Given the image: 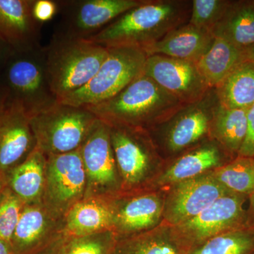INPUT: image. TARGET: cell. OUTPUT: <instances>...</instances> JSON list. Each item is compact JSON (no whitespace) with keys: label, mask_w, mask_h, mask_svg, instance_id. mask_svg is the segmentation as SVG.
<instances>
[{"label":"cell","mask_w":254,"mask_h":254,"mask_svg":"<svg viewBox=\"0 0 254 254\" xmlns=\"http://www.w3.org/2000/svg\"><path fill=\"white\" fill-rule=\"evenodd\" d=\"M144 0H88L79 1L70 20L67 36L86 38L98 33Z\"/></svg>","instance_id":"obj_18"},{"label":"cell","mask_w":254,"mask_h":254,"mask_svg":"<svg viewBox=\"0 0 254 254\" xmlns=\"http://www.w3.org/2000/svg\"><path fill=\"white\" fill-rule=\"evenodd\" d=\"M115 221L113 213L105 205L84 201L73 205L68 212L66 224L68 231L81 237L105 232Z\"/></svg>","instance_id":"obj_25"},{"label":"cell","mask_w":254,"mask_h":254,"mask_svg":"<svg viewBox=\"0 0 254 254\" xmlns=\"http://www.w3.org/2000/svg\"><path fill=\"white\" fill-rule=\"evenodd\" d=\"M107 48L108 56L94 77L58 102L83 108L98 104L113 98L143 74L148 57L144 50L132 46Z\"/></svg>","instance_id":"obj_5"},{"label":"cell","mask_w":254,"mask_h":254,"mask_svg":"<svg viewBox=\"0 0 254 254\" xmlns=\"http://www.w3.org/2000/svg\"><path fill=\"white\" fill-rule=\"evenodd\" d=\"M228 0H193L188 23L211 31L230 6Z\"/></svg>","instance_id":"obj_31"},{"label":"cell","mask_w":254,"mask_h":254,"mask_svg":"<svg viewBox=\"0 0 254 254\" xmlns=\"http://www.w3.org/2000/svg\"><path fill=\"white\" fill-rule=\"evenodd\" d=\"M45 166L44 153L36 146L27 158L8 174V187L23 202L33 201L43 190Z\"/></svg>","instance_id":"obj_22"},{"label":"cell","mask_w":254,"mask_h":254,"mask_svg":"<svg viewBox=\"0 0 254 254\" xmlns=\"http://www.w3.org/2000/svg\"><path fill=\"white\" fill-rule=\"evenodd\" d=\"M247 195L230 193L220 197L193 218L175 226L173 236L187 246H198L223 232L254 225L245 208Z\"/></svg>","instance_id":"obj_8"},{"label":"cell","mask_w":254,"mask_h":254,"mask_svg":"<svg viewBox=\"0 0 254 254\" xmlns=\"http://www.w3.org/2000/svg\"><path fill=\"white\" fill-rule=\"evenodd\" d=\"M113 244L110 232H99L73 239L64 249L63 254H110Z\"/></svg>","instance_id":"obj_32"},{"label":"cell","mask_w":254,"mask_h":254,"mask_svg":"<svg viewBox=\"0 0 254 254\" xmlns=\"http://www.w3.org/2000/svg\"><path fill=\"white\" fill-rule=\"evenodd\" d=\"M215 38L242 48L254 46V7L251 0L231 1L223 16L211 30Z\"/></svg>","instance_id":"obj_19"},{"label":"cell","mask_w":254,"mask_h":254,"mask_svg":"<svg viewBox=\"0 0 254 254\" xmlns=\"http://www.w3.org/2000/svg\"><path fill=\"white\" fill-rule=\"evenodd\" d=\"M29 118L37 148L49 155L79 149L97 120L86 108L60 102Z\"/></svg>","instance_id":"obj_6"},{"label":"cell","mask_w":254,"mask_h":254,"mask_svg":"<svg viewBox=\"0 0 254 254\" xmlns=\"http://www.w3.org/2000/svg\"><path fill=\"white\" fill-rule=\"evenodd\" d=\"M246 60L245 48L222 38H215L210 49L195 64L205 83L213 88Z\"/></svg>","instance_id":"obj_20"},{"label":"cell","mask_w":254,"mask_h":254,"mask_svg":"<svg viewBox=\"0 0 254 254\" xmlns=\"http://www.w3.org/2000/svg\"><path fill=\"white\" fill-rule=\"evenodd\" d=\"M0 254H14L11 245L1 240V238H0Z\"/></svg>","instance_id":"obj_36"},{"label":"cell","mask_w":254,"mask_h":254,"mask_svg":"<svg viewBox=\"0 0 254 254\" xmlns=\"http://www.w3.org/2000/svg\"><path fill=\"white\" fill-rule=\"evenodd\" d=\"M214 40L211 31L187 23L143 50L148 56L163 55L196 64L210 49Z\"/></svg>","instance_id":"obj_16"},{"label":"cell","mask_w":254,"mask_h":254,"mask_svg":"<svg viewBox=\"0 0 254 254\" xmlns=\"http://www.w3.org/2000/svg\"><path fill=\"white\" fill-rule=\"evenodd\" d=\"M175 185L163 210L165 219L174 226L201 213L222 195L233 193L217 181L210 171Z\"/></svg>","instance_id":"obj_10"},{"label":"cell","mask_w":254,"mask_h":254,"mask_svg":"<svg viewBox=\"0 0 254 254\" xmlns=\"http://www.w3.org/2000/svg\"><path fill=\"white\" fill-rule=\"evenodd\" d=\"M163 210V201L158 195H141L127 203L119 212L115 221L125 231H138L156 225Z\"/></svg>","instance_id":"obj_24"},{"label":"cell","mask_w":254,"mask_h":254,"mask_svg":"<svg viewBox=\"0 0 254 254\" xmlns=\"http://www.w3.org/2000/svg\"><path fill=\"white\" fill-rule=\"evenodd\" d=\"M108 49L82 38L63 37L46 50L52 91L58 101L86 86L106 59Z\"/></svg>","instance_id":"obj_3"},{"label":"cell","mask_w":254,"mask_h":254,"mask_svg":"<svg viewBox=\"0 0 254 254\" xmlns=\"http://www.w3.org/2000/svg\"><path fill=\"white\" fill-rule=\"evenodd\" d=\"M251 1H252V4H253L254 7V0H251Z\"/></svg>","instance_id":"obj_41"},{"label":"cell","mask_w":254,"mask_h":254,"mask_svg":"<svg viewBox=\"0 0 254 254\" xmlns=\"http://www.w3.org/2000/svg\"><path fill=\"white\" fill-rule=\"evenodd\" d=\"M58 11V5L51 0H34L33 4V16L39 23L53 19Z\"/></svg>","instance_id":"obj_33"},{"label":"cell","mask_w":254,"mask_h":254,"mask_svg":"<svg viewBox=\"0 0 254 254\" xmlns=\"http://www.w3.org/2000/svg\"><path fill=\"white\" fill-rule=\"evenodd\" d=\"M0 93L29 117L58 103L48 78L46 50L14 52L0 76Z\"/></svg>","instance_id":"obj_4"},{"label":"cell","mask_w":254,"mask_h":254,"mask_svg":"<svg viewBox=\"0 0 254 254\" xmlns=\"http://www.w3.org/2000/svg\"><path fill=\"white\" fill-rule=\"evenodd\" d=\"M46 167L48 193L53 203L63 207L81 196L87 177L79 150L50 155Z\"/></svg>","instance_id":"obj_14"},{"label":"cell","mask_w":254,"mask_h":254,"mask_svg":"<svg viewBox=\"0 0 254 254\" xmlns=\"http://www.w3.org/2000/svg\"><path fill=\"white\" fill-rule=\"evenodd\" d=\"M239 156L254 158V104L247 110V132Z\"/></svg>","instance_id":"obj_34"},{"label":"cell","mask_w":254,"mask_h":254,"mask_svg":"<svg viewBox=\"0 0 254 254\" xmlns=\"http://www.w3.org/2000/svg\"><path fill=\"white\" fill-rule=\"evenodd\" d=\"M14 52V50L11 49L8 45L0 39V76H1L5 65L9 60L10 57Z\"/></svg>","instance_id":"obj_35"},{"label":"cell","mask_w":254,"mask_h":254,"mask_svg":"<svg viewBox=\"0 0 254 254\" xmlns=\"http://www.w3.org/2000/svg\"><path fill=\"white\" fill-rule=\"evenodd\" d=\"M34 0H0V39L15 52L39 49V25L33 16Z\"/></svg>","instance_id":"obj_15"},{"label":"cell","mask_w":254,"mask_h":254,"mask_svg":"<svg viewBox=\"0 0 254 254\" xmlns=\"http://www.w3.org/2000/svg\"><path fill=\"white\" fill-rule=\"evenodd\" d=\"M4 181L0 179V190H1V189H2L3 186H4Z\"/></svg>","instance_id":"obj_39"},{"label":"cell","mask_w":254,"mask_h":254,"mask_svg":"<svg viewBox=\"0 0 254 254\" xmlns=\"http://www.w3.org/2000/svg\"><path fill=\"white\" fill-rule=\"evenodd\" d=\"M183 105L143 73L113 98L86 108L110 127L148 131Z\"/></svg>","instance_id":"obj_2"},{"label":"cell","mask_w":254,"mask_h":254,"mask_svg":"<svg viewBox=\"0 0 254 254\" xmlns=\"http://www.w3.org/2000/svg\"><path fill=\"white\" fill-rule=\"evenodd\" d=\"M188 254H254V225L223 232Z\"/></svg>","instance_id":"obj_27"},{"label":"cell","mask_w":254,"mask_h":254,"mask_svg":"<svg viewBox=\"0 0 254 254\" xmlns=\"http://www.w3.org/2000/svg\"><path fill=\"white\" fill-rule=\"evenodd\" d=\"M23 201L9 187L0 190V238L11 245L23 208Z\"/></svg>","instance_id":"obj_30"},{"label":"cell","mask_w":254,"mask_h":254,"mask_svg":"<svg viewBox=\"0 0 254 254\" xmlns=\"http://www.w3.org/2000/svg\"><path fill=\"white\" fill-rule=\"evenodd\" d=\"M251 196H252V202H253L254 205V190L253 193H252V195H251Z\"/></svg>","instance_id":"obj_40"},{"label":"cell","mask_w":254,"mask_h":254,"mask_svg":"<svg viewBox=\"0 0 254 254\" xmlns=\"http://www.w3.org/2000/svg\"><path fill=\"white\" fill-rule=\"evenodd\" d=\"M36 146L29 115L21 105L6 102L0 113V179L27 158Z\"/></svg>","instance_id":"obj_11"},{"label":"cell","mask_w":254,"mask_h":254,"mask_svg":"<svg viewBox=\"0 0 254 254\" xmlns=\"http://www.w3.org/2000/svg\"><path fill=\"white\" fill-rule=\"evenodd\" d=\"M78 150L88 185L95 189L113 187L117 181V163L109 125L97 119Z\"/></svg>","instance_id":"obj_12"},{"label":"cell","mask_w":254,"mask_h":254,"mask_svg":"<svg viewBox=\"0 0 254 254\" xmlns=\"http://www.w3.org/2000/svg\"><path fill=\"white\" fill-rule=\"evenodd\" d=\"M184 247L174 237L148 236L122 245L114 254H188Z\"/></svg>","instance_id":"obj_29"},{"label":"cell","mask_w":254,"mask_h":254,"mask_svg":"<svg viewBox=\"0 0 254 254\" xmlns=\"http://www.w3.org/2000/svg\"><path fill=\"white\" fill-rule=\"evenodd\" d=\"M220 105L229 109H247L254 104V63H241L215 87Z\"/></svg>","instance_id":"obj_21"},{"label":"cell","mask_w":254,"mask_h":254,"mask_svg":"<svg viewBox=\"0 0 254 254\" xmlns=\"http://www.w3.org/2000/svg\"><path fill=\"white\" fill-rule=\"evenodd\" d=\"M5 103H6V100H5L4 96L0 93V113H1L3 108H4Z\"/></svg>","instance_id":"obj_38"},{"label":"cell","mask_w":254,"mask_h":254,"mask_svg":"<svg viewBox=\"0 0 254 254\" xmlns=\"http://www.w3.org/2000/svg\"><path fill=\"white\" fill-rule=\"evenodd\" d=\"M47 225L46 215L41 209L35 206L23 208L11 240L13 254H24L44 234Z\"/></svg>","instance_id":"obj_28"},{"label":"cell","mask_w":254,"mask_h":254,"mask_svg":"<svg viewBox=\"0 0 254 254\" xmlns=\"http://www.w3.org/2000/svg\"><path fill=\"white\" fill-rule=\"evenodd\" d=\"M232 158L218 142L209 139L195 145L177 159L160 177L161 185L177 184L221 167ZM230 162V161H229Z\"/></svg>","instance_id":"obj_17"},{"label":"cell","mask_w":254,"mask_h":254,"mask_svg":"<svg viewBox=\"0 0 254 254\" xmlns=\"http://www.w3.org/2000/svg\"><path fill=\"white\" fill-rule=\"evenodd\" d=\"M214 178L233 193L251 196L254 190V158L237 155L210 171Z\"/></svg>","instance_id":"obj_26"},{"label":"cell","mask_w":254,"mask_h":254,"mask_svg":"<svg viewBox=\"0 0 254 254\" xmlns=\"http://www.w3.org/2000/svg\"><path fill=\"white\" fill-rule=\"evenodd\" d=\"M146 133L145 130L137 128L110 127L117 165L128 183L136 184L143 180L154 156Z\"/></svg>","instance_id":"obj_13"},{"label":"cell","mask_w":254,"mask_h":254,"mask_svg":"<svg viewBox=\"0 0 254 254\" xmlns=\"http://www.w3.org/2000/svg\"><path fill=\"white\" fill-rule=\"evenodd\" d=\"M247 109H229L219 105L210 126V138L232 155H238L247 132Z\"/></svg>","instance_id":"obj_23"},{"label":"cell","mask_w":254,"mask_h":254,"mask_svg":"<svg viewBox=\"0 0 254 254\" xmlns=\"http://www.w3.org/2000/svg\"><path fill=\"white\" fill-rule=\"evenodd\" d=\"M143 73L184 105L199 101L210 89L191 62L149 55Z\"/></svg>","instance_id":"obj_9"},{"label":"cell","mask_w":254,"mask_h":254,"mask_svg":"<svg viewBox=\"0 0 254 254\" xmlns=\"http://www.w3.org/2000/svg\"><path fill=\"white\" fill-rule=\"evenodd\" d=\"M191 4L192 1L183 0H144L98 33L83 38L105 48L143 49L188 23Z\"/></svg>","instance_id":"obj_1"},{"label":"cell","mask_w":254,"mask_h":254,"mask_svg":"<svg viewBox=\"0 0 254 254\" xmlns=\"http://www.w3.org/2000/svg\"><path fill=\"white\" fill-rule=\"evenodd\" d=\"M245 53L247 60H250V61L254 63V46L245 48Z\"/></svg>","instance_id":"obj_37"},{"label":"cell","mask_w":254,"mask_h":254,"mask_svg":"<svg viewBox=\"0 0 254 254\" xmlns=\"http://www.w3.org/2000/svg\"><path fill=\"white\" fill-rule=\"evenodd\" d=\"M220 105L215 88L199 101L183 105L152 128L160 133V146L170 154L187 151L210 138L212 120Z\"/></svg>","instance_id":"obj_7"}]
</instances>
